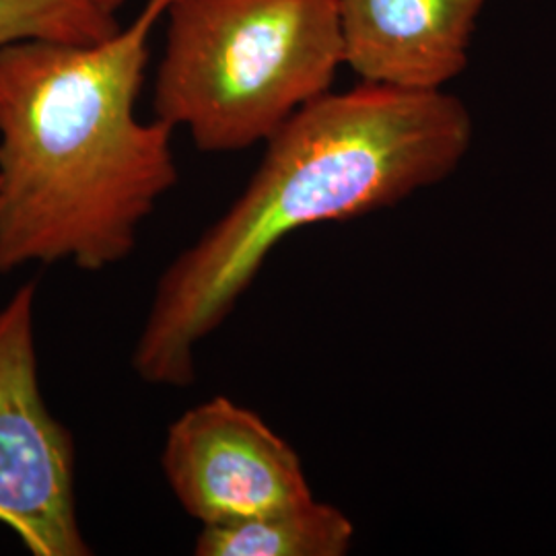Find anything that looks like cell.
<instances>
[{
  "instance_id": "cell-8",
  "label": "cell",
  "mask_w": 556,
  "mask_h": 556,
  "mask_svg": "<svg viewBox=\"0 0 556 556\" xmlns=\"http://www.w3.org/2000/svg\"><path fill=\"white\" fill-rule=\"evenodd\" d=\"M119 29L116 15L93 0H0V48L25 40L100 43Z\"/></svg>"
},
{
  "instance_id": "cell-3",
  "label": "cell",
  "mask_w": 556,
  "mask_h": 556,
  "mask_svg": "<svg viewBox=\"0 0 556 556\" xmlns=\"http://www.w3.org/2000/svg\"><path fill=\"white\" fill-rule=\"evenodd\" d=\"M165 17L153 112L204 153L266 142L344 64L337 0H172Z\"/></svg>"
},
{
  "instance_id": "cell-5",
  "label": "cell",
  "mask_w": 556,
  "mask_h": 556,
  "mask_svg": "<svg viewBox=\"0 0 556 556\" xmlns=\"http://www.w3.org/2000/svg\"><path fill=\"white\" fill-rule=\"evenodd\" d=\"M161 470L179 507L200 528L314 497L293 445L231 397H208L169 425Z\"/></svg>"
},
{
  "instance_id": "cell-2",
  "label": "cell",
  "mask_w": 556,
  "mask_h": 556,
  "mask_svg": "<svg viewBox=\"0 0 556 556\" xmlns=\"http://www.w3.org/2000/svg\"><path fill=\"white\" fill-rule=\"evenodd\" d=\"M172 0H147L100 43L0 48V277L128 258L140 225L178 181L174 128L137 116L149 40Z\"/></svg>"
},
{
  "instance_id": "cell-4",
  "label": "cell",
  "mask_w": 556,
  "mask_h": 556,
  "mask_svg": "<svg viewBox=\"0 0 556 556\" xmlns=\"http://www.w3.org/2000/svg\"><path fill=\"white\" fill-rule=\"evenodd\" d=\"M36 282L0 309V523L34 556H87L77 511V452L41 394Z\"/></svg>"
},
{
  "instance_id": "cell-6",
  "label": "cell",
  "mask_w": 556,
  "mask_h": 556,
  "mask_svg": "<svg viewBox=\"0 0 556 556\" xmlns=\"http://www.w3.org/2000/svg\"><path fill=\"white\" fill-rule=\"evenodd\" d=\"M489 0H337L342 59L363 83L441 91L468 66Z\"/></svg>"
},
{
  "instance_id": "cell-9",
  "label": "cell",
  "mask_w": 556,
  "mask_h": 556,
  "mask_svg": "<svg viewBox=\"0 0 556 556\" xmlns=\"http://www.w3.org/2000/svg\"><path fill=\"white\" fill-rule=\"evenodd\" d=\"M93 2L100 7L101 11H105V13H110V15H116L119 7H122L126 0H93Z\"/></svg>"
},
{
  "instance_id": "cell-7",
  "label": "cell",
  "mask_w": 556,
  "mask_h": 556,
  "mask_svg": "<svg viewBox=\"0 0 556 556\" xmlns=\"http://www.w3.org/2000/svg\"><path fill=\"white\" fill-rule=\"evenodd\" d=\"M355 523L342 509L316 497L219 526H202L199 556H344L355 542Z\"/></svg>"
},
{
  "instance_id": "cell-1",
  "label": "cell",
  "mask_w": 556,
  "mask_h": 556,
  "mask_svg": "<svg viewBox=\"0 0 556 556\" xmlns=\"http://www.w3.org/2000/svg\"><path fill=\"white\" fill-rule=\"evenodd\" d=\"M475 135L466 103L441 91L358 83L301 108L266 140L238 200L163 270L132 369L188 388L197 351L233 314L264 262L301 229L396 206L450 178Z\"/></svg>"
}]
</instances>
